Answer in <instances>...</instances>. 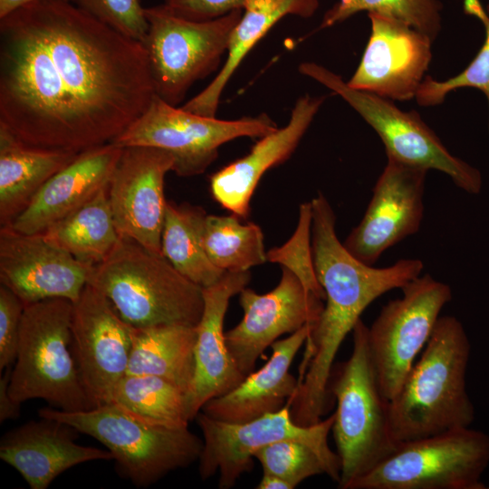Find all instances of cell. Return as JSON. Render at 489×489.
<instances>
[{"label": "cell", "mask_w": 489, "mask_h": 489, "mask_svg": "<svg viewBox=\"0 0 489 489\" xmlns=\"http://www.w3.org/2000/svg\"><path fill=\"white\" fill-rule=\"evenodd\" d=\"M131 338L127 374L166 379L187 395L195 372L197 326L132 327Z\"/></svg>", "instance_id": "26"}, {"label": "cell", "mask_w": 489, "mask_h": 489, "mask_svg": "<svg viewBox=\"0 0 489 489\" xmlns=\"http://www.w3.org/2000/svg\"><path fill=\"white\" fill-rule=\"evenodd\" d=\"M486 12H487V14H488V15H489V3H488V5H487V10H486Z\"/></svg>", "instance_id": "41"}, {"label": "cell", "mask_w": 489, "mask_h": 489, "mask_svg": "<svg viewBox=\"0 0 489 489\" xmlns=\"http://www.w3.org/2000/svg\"><path fill=\"white\" fill-rule=\"evenodd\" d=\"M122 149L112 142L82 152L55 173L10 225L24 234L43 233L109 187Z\"/></svg>", "instance_id": "21"}, {"label": "cell", "mask_w": 489, "mask_h": 489, "mask_svg": "<svg viewBox=\"0 0 489 489\" xmlns=\"http://www.w3.org/2000/svg\"><path fill=\"white\" fill-rule=\"evenodd\" d=\"M156 95L144 44L68 0L0 18V127L72 152L112 142Z\"/></svg>", "instance_id": "1"}, {"label": "cell", "mask_w": 489, "mask_h": 489, "mask_svg": "<svg viewBox=\"0 0 489 489\" xmlns=\"http://www.w3.org/2000/svg\"><path fill=\"white\" fill-rule=\"evenodd\" d=\"M368 14L370 36L348 85L391 101L416 98L427 76L434 42L405 23L377 13Z\"/></svg>", "instance_id": "18"}, {"label": "cell", "mask_w": 489, "mask_h": 489, "mask_svg": "<svg viewBox=\"0 0 489 489\" xmlns=\"http://www.w3.org/2000/svg\"><path fill=\"white\" fill-rule=\"evenodd\" d=\"M427 171L388 159L361 221L343 243L353 256L374 265L386 250L419 230Z\"/></svg>", "instance_id": "16"}, {"label": "cell", "mask_w": 489, "mask_h": 489, "mask_svg": "<svg viewBox=\"0 0 489 489\" xmlns=\"http://www.w3.org/2000/svg\"><path fill=\"white\" fill-rule=\"evenodd\" d=\"M88 283L105 294L122 320L135 328L197 326L203 313L202 287L163 255L128 237L120 236L107 258L92 266Z\"/></svg>", "instance_id": "3"}, {"label": "cell", "mask_w": 489, "mask_h": 489, "mask_svg": "<svg viewBox=\"0 0 489 489\" xmlns=\"http://www.w3.org/2000/svg\"><path fill=\"white\" fill-rule=\"evenodd\" d=\"M266 257L267 261L280 264L291 271L308 292L325 301L312 257L311 201L301 205L298 225L292 237L283 245L266 252Z\"/></svg>", "instance_id": "34"}, {"label": "cell", "mask_w": 489, "mask_h": 489, "mask_svg": "<svg viewBox=\"0 0 489 489\" xmlns=\"http://www.w3.org/2000/svg\"><path fill=\"white\" fill-rule=\"evenodd\" d=\"M110 403L152 425L181 428L188 426L187 394L173 382L151 375H125Z\"/></svg>", "instance_id": "29"}, {"label": "cell", "mask_w": 489, "mask_h": 489, "mask_svg": "<svg viewBox=\"0 0 489 489\" xmlns=\"http://www.w3.org/2000/svg\"><path fill=\"white\" fill-rule=\"evenodd\" d=\"M401 290L402 296L383 306L368 327L374 370L380 391L388 401L400 390L442 309L452 298L450 286L428 273L420 274Z\"/></svg>", "instance_id": "12"}, {"label": "cell", "mask_w": 489, "mask_h": 489, "mask_svg": "<svg viewBox=\"0 0 489 489\" xmlns=\"http://www.w3.org/2000/svg\"><path fill=\"white\" fill-rule=\"evenodd\" d=\"M244 0H164L174 14L194 21H206L242 9Z\"/></svg>", "instance_id": "37"}, {"label": "cell", "mask_w": 489, "mask_h": 489, "mask_svg": "<svg viewBox=\"0 0 489 489\" xmlns=\"http://www.w3.org/2000/svg\"><path fill=\"white\" fill-rule=\"evenodd\" d=\"M312 328L307 324L274 341L272 354L261 369L231 391L208 400L201 412L219 421L244 423L283 408L297 391L298 379L290 373V367Z\"/></svg>", "instance_id": "23"}, {"label": "cell", "mask_w": 489, "mask_h": 489, "mask_svg": "<svg viewBox=\"0 0 489 489\" xmlns=\"http://www.w3.org/2000/svg\"><path fill=\"white\" fill-rule=\"evenodd\" d=\"M471 346L463 324L439 317L420 359L388 401L397 444L470 427L475 408L466 390Z\"/></svg>", "instance_id": "2"}, {"label": "cell", "mask_w": 489, "mask_h": 489, "mask_svg": "<svg viewBox=\"0 0 489 489\" xmlns=\"http://www.w3.org/2000/svg\"><path fill=\"white\" fill-rule=\"evenodd\" d=\"M489 436L470 427L398 444L348 489H484Z\"/></svg>", "instance_id": "7"}, {"label": "cell", "mask_w": 489, "mask_h": 489, "mask_svg": "<svg viewBox=\"0 0 489 489\" xmlns=\"http://www.w3.org/2000/svg\"><path fill=\"white\" fill-rule=\"evenodd\" d=\"M38 414L101 442L119 470L138 487H148L168 473L190 465L203 449V440L187 427L152 425L113 403L75 412L44 408Z\"/></svg>", "instance_id": "6"}, {"label": "cell", "mask_w": 489, "mask_h": 489, "mask_svg": "<svg viewBox=\"0 0 489 489\" xmlns=\"http://www.w3.org/2000/svg\"><path fill=\"white\" fill-rule=\"evenodd\" d=\"M250 279L249 271L226 272L216 283L202 288L204 309L197 325L195 372L187 395L190 421L208 400L231 391L245 378L228 350L224 321L230 299L239 294Z\"/></svg>", "instance_id": "19"}, {"label": "cell", "mask_w": 489, "mask_h": 489, "mask_svg": "<svg viewBox=\"0 0 489 489\" xmlns=\"http://www.w3.org/2000/svg\"><path fill=\"white\" fill-rule=\"evenodd\" d=\"M203 434V449L198 458V473L206 480L218 472V487L229 489L239 477L253 468L254 454L260 448L282 440H295L310 446L324 462L328 476L339 482L340 460L328 444L334 414L318 423L296 424L289 402L280 410L244 423L214 419L203 412L195 418Z\"/></svg>", "instance_id": "10"}, {"label": "cell", "mask_w": 489, "mask_h": 489, "mask_svg": "<svg viewBox=\"0 0 489 489\" xmlns=\"http://www.w3.org/2000/svg\"><path fill=\"white\" fill-rule=\"evenodd\" d=\"M265 474L277 475L293 488L302 481L321 474L328 475L321 458L307 445L282 440L258 449L254 454Z\"/></svg>", "instance_id": "33"}, {"label": "cell", "mask_w": 489, "mask_h": 489, "mask_svg": "<svg viewBox=\"0 0 489 489\" xmlns=\"http://www.w3.org/2000/svg\"><path fill=\"white\" fill-rule=\"evenodd\" d=\"M351 332V354L332 369L330 380V392L337 401L331 431L340 460V489H348L398 446L390 431L388 400L374 370L368 326L360 319Z\"/></svg>", "instance_id": "4"}, {"label": "cell", "mask_w": 489, "mask_h": 489, "mask_svg": "<svg viewBox=\"0 0 489 489\" xmlns=\"http://www.w3.org/2000/svg\"><path fill=\"white\" fill-rule=\"evenodd\" d=\"M465 13L482 22L485 30L484 42L474 60L456 76L441 82L429 75L425 77L415 98L423 107L436 106L449 92L463 87L478 89L486 96L489 104V15L481 2Z\"/></svg>", "instance_id": "32"}, {"label": "cell", "mask_w": 489, "mask_h": 489, "mask_svg": "<svg viewBox=\"0 0 489 489\" xmlns=\"http://www.w3.org/2000/svg\"><path fill=\"white\" fill-rule=\"evenodd\" d=\"M73 302L53 298L24 306L8 391L17 402L43 399L57 409L94 408L72 350Z\"/></svg>", "instance_id": "5"}, {"label": "cell", "mask_w": 489, "mask_h": 489, "mask_svg": "<svg viewBox=\"0 0 489 489\" xmlns=\"http://www.w3.org/2000/svg\"><path fill=\"white\" fill-rule=\"evenodd\" d=\"M257 489H293L292 485L286 480L271 474L264 473Z\"/></svg>", "instance_id": "39"}, {"label": "cell", "mask_w": 489, "mask_h": 489, "mask_svg": "<svg viewBox=\"0 0 489 489\" xmlns=\"http://www.w3.org/2000/svg\"><path fill=\"white\" fill-rule=\"evenodd\" d=\"M277 286L264 294L249 288L239 293L244 312L240 322L225 331L228 350L246 377L256 360L279 337L313 325L324 308L323 300L308 292L301 281L283 267Z\"/></svg>", "instance_id": "15"}, {"label": "cell", "mask_w": 489, "mask_h": 489, "mask_svg": "<svg viewBox=\"0 0 489 489\" xmlns=\"http://www.w3.org/2000/svg\"><path fill=\"white\" fill-rule=\"evenodd\" d=\"M319 0H244L243 14L234 28L222 69L210 84L182 108L203 116L216 117L220 96L235 70L251 49L283 16L307 18Z\"/></svg>", "instance_id": "25"}, {"label": "cell", "mask_w": 489, "mask_h": 489, "mask_svg": "<svg viewBox=\"0 0 489 489\" xmlns=\"http://www.w3.org/2000/svg\"><path fill=\"white\" fill-rule=\"evenodd\" d=\"M173 167L174 158L166 150L126 147L108 187L119 235L160 255H163L161 235L168 203L164 194L165 177Z\"/></svg>", "instance_id": "14"}, {"label": "cell", "mask_w": 489, "mask_h": 489, "mask_svg": "<svg viewBox=\"0 0 489 489\" xmlns=\"http://www.w3.org/2000/svg\"><path fill=\"white\" fill-rule=\"evenodd\" d=\"M11 367L5 369L0 378V422L14 419L20 415L21 403L15 401L9 394L8 386L11 377Z\"/></svg>", "instance_id": "38"}, {"label": "cell", "mask_w": 489, "mask_h": 489, "mask_svg": "<svg viewBox=\"0 0 489 489\" xmlns=\"http://www.w3.org/2000/svg\"><path fill=\"white\" fill-rule=\"evenodd\" d=\"M323 101L324 97L310 95L299 98L287 125L260 138L247 155L213 174L210 177L213 198L239 218H246L261 177L292 154Z\"/></svg>", "instance_id": "22"}, {"label": "cell", "mask_w": 489, "mask_h": 489, "mask_svg": "<svg viewBox=\"0 0 489 489\" xmlns=\"http://www.w3.org/2000/svg\"><path fill=\"white\" fill-rule=\"evenodd\" d=\"M278 128L265 114L235 120L199 115L155 95L147 110L113 141L120 148L152 147L174 158L179 177L202 174L223 144L241 137L263 138Z\"/></svg>", "instance_id": "11"}, {"label": "cell", "mask_w": 489, "mask_h": 489, "mask_svg": "<svg viewBox=\"0 0 489 489\" xmlns=\"http://www.w3.org/2000/svg\"><path fill=\"white\" fill-rule=\"evenodd\" d=\"M239 219L234 214L206 217L204 247L211 263L224 272L249 271L267 261L261 227Z\"/></svg>", "instance_id": "30"}, {"label": "cell", "mask_w": 489, "mask_h": 489, "mask_svg": "<svg viewBox=\"0 0 489 489\" xmlns=\"http://www.w3.org/2000/svg\"><path fill=\"white\" fill-rule=\"evenodd\" d=\"M132 326L110 301L90 283L73 302L72 350L85 390L95 407L110 403L127 375Z\"/></svg>", "instance_id": "13"}, {"label": "cell", "mask_w": 489, "mask_h": 489, "mask_svg": "<svg viewBox=\"0 0 489 489\" xmlns=\"http://www.w3.org/2000/svg\"><path fill=\"white\" fill-rule=\"evenodd\" d=\"M24 303L10 289L0 286V369L15 362Z\"/></svg>", "instance_id": "36"}, {"label": "cell", "mask_w": 489, "mask_h": 489, "mask_svg": "<svg viewBox=\"0 0 489 489\" xmlns=\"http://www.w3.org/2000/svg\"><path fill=\"white\" fill-rule=\"evenodd\" d=\"M91 268L42 233L24 234L11 225L0 228V282L24 305L53 298L76 302Z\"/></svg>", "instance_id": "17"}, {"label": "cell", "mask_w": 489, "mask_h": 489, "mask_svg": "<svg viewBox=\"0 0 489 489\" xmlns=\"http://www.w3.org/2000/svg\"><path fill=\"white\" fill-rule=\"evenodd\" d=\"M242 9L194 21L174 14L163 5L145 8L147 50L156 95L177 106L189 88L216 71L227 53Z\"/></svg>", "instance_id": "8"}, {"label": "cell", "mask_w": 489, "mask_h": 489, "mask_svg": "<svg viewBox=\"0 0 489 489\" xmlns=\"http://www.w3.org/2000/svg\"><path fill=\"white\" fill-rule=\"evenodd\" d=\"M78 153L37 148L0 127V225H10L40 188Z\"/></svg>", "instance_id": "24"}, {"label": "cell", "mask_w": 489, "mask_h": 489, "mask_svg": "<svg viewBox=\"0 0 489 489\" xmlns=\"http://www.w3.org/2000/svg\"><path fill=\"white\" fill-rule=\"evenodd\" d=\"M78 434L70 425L40 417L2 436L0 458L14 468L31 489H46L72 466L112 459L108 450L77 444Z\"/></svg>", "instance_id": "20"}, {"label": "cell", "mask_w": 489, "mask_h": 489, "mask_svg": "<svg viewBox=\"0 0 489 489\" xmlns=\"http://www.w3.org/2000/svg\"><path fill=\"white\" fill-rule=\"evenodd\" d=\"M42 234L87 266L103 262L120 238L113 220L108 187Z\"/></svg>", "instance_id": "27"}, {"label": "cell", "mask_w": 489, "mask_h": 489, "mask_svg": "<svg viewBox=\"0 0 489 489\" xmlns=\"http://www.w3.org/2000/svg\"><path fill=\"white\" fill-rule=\"evenodd\" d=\"M120 34L143 43L148 32L140 0H68Z\"/></svg>", "instance_id": "35"}, {"label": "cell", "mask_w": 489, "mask_h": 489, "mask_svg": "<svg viewBox=\"0 0 489 489\" xmlns=\"http://www.w3.org/2000/svg\"><path fill=\"white\" fill-rule=\"evenodd\" d=\"M38 0H0V18L17 8Z\"/></svg>", "instance_id": "40"}, {"label": "cell", "mask_w": 489, "mask_h": 489, "mask_svg": "<svg viewBox=\"0 0 489 489\" xmlns=\"http://www.w3.org/2000/svg\"><path fill=\"white\" fill-rule=\"evenodd\" d=\"M207 214L188 203H167L161 235L163 256L186 278L205 288L216 283L226 272L209 260L203 244Z\"/></svg>", "instance_id": "28"}, {"label": "cell", "mask_w": 489, "mask_h": 489, "mask_svg": "<svg viewBox=\"0 0 489 489\" xmlns=\"http://www.w3.org/2000/svg\"><path fill=\"white\" fill-rule=\"evenodd\" d=\"M441 10L439 0H340L325 14L321 28L367 11L405 23L434 42L441 31Z\"/></svg>", "instance_id": "31"}, {"label": "cell", "mask_w": 489, "mask_h": 489, "mask_svg": "<svg viewBox=\"0 0 489 489\" xmlns=\"http://www.w3.org/2000/svg\"><path fill=\"white\" fill-rule=\"evenodd\" d=\"M299 70L340 95L371 126L384 144L388 159L438 170L467 193H479L480 172L451 154L417 111H404L389 99L351 88L340 76L315 62H302Z\"/></svg>", "instance_id": "9"}]
</instances>
